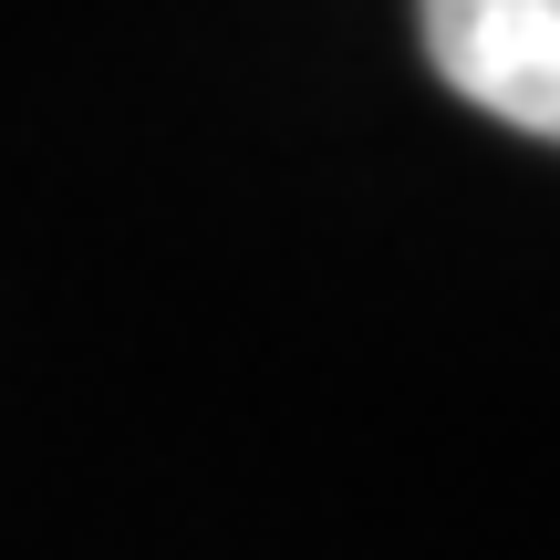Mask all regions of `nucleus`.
<instances>
[{
  "label": "nucleus",
  "mask_w": 560,
  "mask_h": 560,
  "mask_svg": "<svg viewBox=\"0 0 560 560\" xmlns=\"http://www.w3.org/2000/svg\"><path fill=\"white\" fill-rule=\"evenodd\" d=\"M416 32L478 115L540 145L560 136V0H416Z\"/></svg>",
  "instance_id": "obj_1"
}]
</instances>
